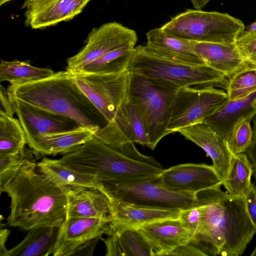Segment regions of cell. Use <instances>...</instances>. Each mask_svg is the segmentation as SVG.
Returning a JSON list of instances; mask_svg holds the SVG:
<instances>
[{
    "instance_id": "ba28073f",
    "label": "cell",
    "mask_w": 256,
    "mask_h": 256,
    "mask_svg": "<svg viewBox=\"0 0 256 256\" xmlns=\"http://www.w3.org/2000/svg\"><path fill=\"white\" fill-rule=\"evenodd\" d=\"M102 188L111 200L129 204L180 210L196 204V194L168 190L162 184L159 176L111 182Z\"/></svg>"
},
{
    "instance_id": "bcb514c9",
    "label": "cell",
    "mask_w": 256,
    "mask_h": 256,
    "mask_svg": "<svg viewBox=\"0 0 256 256\" xmlns=\"http://www.w3.org/2000/svg\"><path fill=\"white\" fill-rule=\"evenodd\" d=\"M250 256H256V247L254 248V250L251 253Z\"/></svg>"
},
{
    "instance_id": "8992f818",
    "label": "cell",
    "mask_w": 256,
    "mask_h": 256,
    "mask_svg": "<svg viewBox=\"0 0 256 256\" xmlns=\"http://www.w3.org/2000/svg\"><path fill=\"white\" fill-rule=\"evenodd\" d=\"M127 70L166 81L180 88L194 85H225L227 78L206 65L186 64L157 57L147 52L142 45L134 48Z\"/></svg>"
},
{
    "instance_id": "d4e9b609",
    "label": "cell",
    "mask_w": 256,
    "mask_h": 256,
    "mask_svg": "<svg viewBox=\"0 0 256 256\" xmlns=\"http://www.w3.org/2000/svg\"><path fill=\"white\" fill-rule=\"evenodd\" d=\"M107 235L104 240L106 256H155L152 245L139 228H120Z\"/></svg>"
},
{
    "instance_id": "b9f144b4",
    "label": "cell",
    "mask_w": 256,
    "mask_h": 256,
    "mask_svg": "<svg viewBox=\"0 0 256 256\" xmlns=\"http://www.w3.org/2000/svg\"><path fill=\"white\" fill-rule=\"evenodd\" d=\"M10 230L6 228H1L0 231V256H3L8 249L6 248V244Z\"/></svg>"
},
{
    "instance_id": "603a6c76",
    "label": "cell",
    "mask_w": 256,
    "mask_h": 256,
    "mask_svg": "<svg viewBox=\"0 0 256 256\" xmlns=\"http://www.w3.org/2000/svg\"><path fill=\"white\" fill-rule=\"evenodd\" d=\"M96 131L84 126L60 133L27 138V144L42 155L68 154L78 150L94 136Z\"/></svg>"
},
{
    "instance_id": "f6af8a7d",
    "label": "cell",
    "mask_w": 256,
    "mask_h": 256,
    "mask_svg": "<svg viewBox=\"0 0 256 256\" xmlns=\"http://www.w3.org/2000/svg\"><path fill=\"white\" fill-rule=\"evenodd\" d=\"M10 0H0V5L2 6Z\"/></svg>"
},
{
    "instance_id": "f546056e",
    "label": "cell",
    "mask_w": 256,
    "mask_h": 256,
    "mask_svg": "<svg viewBox=\"0 0 256 256\" xmlns=\"http://www.w3.org/2000/svg\"><path fill=\"white\" fill-rule=\"evenodd\" d=\"M54 73L50 68L32 66L28 61L0 60V82L7 81L12 84L39 80L50 77Z\"/></svg>"
},
{
    "instance_id": "ac0fdd59",
    "label": "cell",
    "mask_w": 256,
    "mask_h": 256,
    "mask_svg": "<svg viewBox=\"0 0 256 256\" xmlns=\"http://www.w3.org/2000/svg\"><path fill=\"white\" fill-rule=\"evenodd\" d=\"M111 200L112 218L106 234L120 228H139L158 222L178 219L180 211L178 209L139 206Z\"/></svg>"
},
{
    "instance_id": "4dcf8cb0",
    "label": "cell",
    "mask_w": 256,
    "mask_h": 256,
    "mask_svg": "<svg viewBox=\"0 0 256 256\" xmlns=\"http://www.w3.org/2000/svg\"><path fill=\"white\" fill-rule=\"evenodd\" d=\"M26 144V135L19 120L0 112V154L19 153Z\"/></svg>"
},
{
    "instance_id": "484cf974",
    "label": "cell",
    "mask_w": 256,
    "mask_h": 256,
    "mask_svg": "<svg viewBox=\"0 0 256 256\" xmlns=\"http://www.w3.org/2000/svg\"><path fill=\"white\" fill-rule=\"evenodd\" d=\"M36 167L47 180L66 192L72 189L85 188H96L102 191L100 182L95 176L69 169L55 160L44 157L36 163Z\"/></svg>"
},
{
    "instance_id": "7c38bea8",
    "label": "cell",
    "mask_w": 256,
    "mask_h": 256,
    "mask_svg": "<svg viewBox=\"0 0 256 256\" xmlns=\"http://www.w3.org/2000/svg\"><path fill=\"white\" fill-rule=\"evenodd\" d=\"M94 136L112 146L138 143L148 146L147 129L137 108L128 98L118 108L114 118L100 129Z\"/></svg>"
},
{
    "instance_id": "9c48e42d",
    "label": "cell",
    "mask_w": 256,
    "mask_h": 256,
    "mask_svg": "<svg viewBox=\"0 0 256 256\" xmlns=\"http://www.w3.org/2000/svg\"><path fill=\"white\" fill-rule=\"evenodd\" d=\"M203 86L178 90L168 127L170 134L202 122L228 100L226 92L213 86Z\"/></svg>"
},
{
    "instance_id": "7bdbcfd3",
    "label": "cell",
    "mask_w": 256,
    "mask_h": 256,
    "mask_svg": "<svg viewBox=\"0 0 256 256\" xmlns=\"http://www.w3.org/2000/svg\"><path fill=\"white\" fill-rule=\"evenodd\" d=\"M210 0H190L195 10H202Z\"/></svg>"
},
{
    "instance_id": "5b68a950",
    "label": "cell",
    "mask_w": 256,
    "mask_h": 256,
    "mask_svg": "<svg viewBox=\"0 0 256 256\" xmlns=\"http://www.w3.org/2000/svg\"><path fill=\"white\" fill-rule=\"evenodd\" d=\"M180 88L166 81L130 73L128 99L144 119L149 140L148 147L152 150L170 134L168 127Z\"/></svg>"
},
{
    "instance_id": "e0dca14e",
    "label": "cell",
    "mask_w": 256,
    "mask_h": 256,
    "mask_svg": "<svg viewBox=\"0 0 256 256\" xmlns=\"http://www.w3.org/2000/svg\"><path fill=\"white\" fill-rule=\"evenodd\" d=\"M144 50L157 57L190 65H206L195 54L194 41L178 38L165 32L162 28L149 30L146 34Z\"/></svg>"
},
{
    "instance_id": "30bf717a",
    "label": "cell",
    "mask_w": 256,
    "mask_h": 256,
    "mask_svg": "<svg viewBox=\"0 0 256 256\" xmlns=\"http://www.w3.org/2000/svg\"><path fill=\"white\" fill-rule=\"evenodd\" d=\"M72 73V72H71ZM76 83L108 122L128 98L130 73H72Z\"/></svg>"
},
{
    "instance_id": "52a82bcc",
    "label": "cell",
    "mask_w": 256,
    "mask_h": 256,
    "mask_svg": "<svg viewBox=\"0 0 256 256\" xmlns=\"http://www.w3.org/2000/svg\"><path fill=\"white\" fill-rule=\"evenodd\" d=\"M161 28L170 34L188 40L233 44L245 26L240 20L226 13L189 9Z\"/></svg>"
},
{
    "instance_id": "2e32d148",
    "label": "cell",
    "mask_w": 256,
    "mask_h": 256,
    "mask_svg": "<svg viewBox=\"0 0 256 256\" xmlns=\"http://www.w3.org/2000/svg\"><path fill=\"white\" fill-rule=\"evenodd\" d=\"M90 0H25V24L34 29L55 25L73 18Z\"/></svg>"
},
{
    "instance_id": "8d00e7d4",
    "label": "cell",
    "mask_w": 256,
    "mask_h": 256,
    "mask_svg": "<svg viewBox=\"0 0 256 256\" xmlns=\"http://www.w3.org/2000/svg\"><path fill=\"white\" fill-rule=\"evenodd\" d=\"M168 256H206L202 250L190 242L176 248Z\"/></svg>"
},
{
    "instance_id": "836d02e7",
    "label": "cell",
    "mask_w": 256,
    "mask_h": 256,
    "mask_svg": "<svg viewBox=\"0 0 256 256\" xmlns=\"http://www.w3.org/2000/svg\"><path fill=\"white\" fill-rule=\"evenodd\" d=\"M252 120L246 118L237 123L226 139L227 146L232 154L246 152L250 146L253 138Z\"/></svg>"
},
{
    "instance_id": "e575fe53",
    "label": "cell",
    "mask_w": 256,
    "mask_h": 256,
    "mask_svg": "<svg viewBox=\"0 0 256 256\" xmlns=\"http://www.w3.org/2000/svg\"><path fill=\"white\" fill-rule=\"evenodd\" d=\"M178 219L180 224L192 232L194 236L199 228L200 222L201 208L200 206L196 202L195 206L180 210Z\"/></svg>"
},
{
    "instance_id": "60d3db41",
    "label": "cell",
    "mask_w": 256,
    "mask_h": 256,
    "mask_svg": "<svg viewBox=\"0 0 256 256\" xmlns=\"http://www.w3.org/2000/svg\"><path fill=\"white\" fill-rule=\"evenodd\" d=\"M100 238L92 240L82 246L72 256H92Z\"/></svg>"
},
{
    "instance_id": "83f0119b",
    "label": "cell",
    "mask_w": 256,
    "mask_h": 256,
    "mask_svg": "<svg viewBox=\"0 0 256 256\" xmlns=\"http://www.w3.org/2000/svg\"><path fill=\"white\" fill-rule=\"evenodd\" d=\"M252 174V165L245 152L232 154L222 185L228 194L245 196L250 188Z\"/></svg>"
},
{
    "instance_id": "d590c367",
    "label": "cell",
    "mask_w": 256,
    "mask_h": 256,
    "mask_svg": "<svg viewBox=\"0 0 256 256\" xmlns=\"http://www.w3.org/2000/svg\"><path fill=\"white\" fill-rule=\"evenodd\" d=\"M245 202L248 214L256 230V185L254 182L245 196Z\"/></svg>"
},
{
    "instance_id": "f1b7e54d",
    "label": "cell",
    "mask_w": 256,
    "mask_h": 256,
    "mask_svg": "<svg viewBox=\"0 0 256 256\" xmlns=\"http://www.w3.org/2000/svg\"><path fill=\"white\" fill-rule=\"evenodd\" d=\"M134 48V46L127 45L112 50L90 62L77 72L96 74L123 72L127 70Z\"/></svg>"
},
{
    "instance_id": "5bb4252c",
    "label": "cell",
    "mask_w": 256,
    "mask_h": 256,
    "mask_svg": "<svg viewBox=\"0 0 256 256\" xmlns=\"http://www.w3.org/2000/svg\"><path fill=\"white\" fill-rule=\"evenodd\" d=\"M110 221L109 218H66L59 227L52 256H72L82 246L106 234Z\"/></svg>"
},
{
    "instance_id": "6da1fadb",
    "label": "cell",
    "mask_w": 256,
    "mask_h": 256,
    "mask_svg": "<svg viewBox=\"0 0 256 256\" xmlns=\"http://www.w3.org/2000/svg\"><path fill=\"white\" fill-rule=\"evenodd\" d=\"M221 186L196 194L201 208L199 228L190 242L208 256H240L256 234L245 196H233Z\"/></svg>"
},
{
    "instance_id": "277c9868",
    "label": "cell",
    "mask_w": 256,
    "mask_h": 256,
    "mask_svg": "<svg viewBox=\"0 0 256 256\" xmlns=\"http://www.w3.org/2000/svg\"><path fill=\"white\" fill-rule=\"evenodd\" d=\"M7 92L10 100L70 118L96 132L108 122L66 70L39 80L10 84Z\"/></svg>"
},
{
    "instance_id": "d6986e66",
    "label": "cell",
    "mask_w": 256,
    "mask_h": 256,
    "mask_svg": "<svg viewBox=\"0 0 256 256\" xmlns=\"http://www.w3.org/2000/svg\"><path fill=\"white\" fill-rule=\"evenodd\" d=\"M178 132L206 152L223 180L228 172L232 155L226 141L203 122L184 128Z\"/></svg>"
},
{
    "instance_id": "44dd1931",
    "label": "cell",
    "mask_w": 256,
    "mask_h": 256,
    "mask_svg": "<svg viewBox=\"0 0 256 256\" xmlns=\"http://www.w3.org/2000/svg\"><path fill=\"white\" fill-rule=\"evenodd\" d=\"M194 50L206 66L222 73L227 78L248 65L236 43L194 41Z\"/></svg>"
},
{
    "instance_id": "4fadbf2b",
    "label": "cell",
    "mask_w": 256,
    "mask_h": 256,
    "mask_svg": "<svg viewBox=\"0 0 256 256\" xmlns=\"http://www.w3.org/2000/svg\"><path fill=\"white\" fill-rule=\"evenodd\" d=\"M162 184L176 192L196 194L222 186V180L212 165L188 163L164 169L159 175Z\"/></svg>"
},
{
    "instance_id": "9a60e30c",
    "label": "cell",
    "mask_w": 256,
    "mask_h": 256,
    "mask_svg": "<svg viewBox=\"0 0 256 256\" xmlns=\"http://www.w3.org/2000/svg\"><path fill=\"white\" fill-rule=\"evenodd\" d=\"M10 100L26 139L66 132L82 126L74 120L66 116L47 111L18 99Z\"/></svg>"
},
{
    "instance_id": "3957f363",
    "label": "cell",
    "mask_w": 256,
    "mask_h": 256,
    "mask_svg": "<svg viewBox=\"0 0 256 256\" xmlns=\"http://www.w3.org/2000/svg\"><path fill=\"white\" fill-rule=\"evenodd\" d=\"M55 160L69 169L95 176L101 186L114 181L157 176L164 170L154 158L140 152L134 143L114 147L96 136L77 150Z\"/></svg>"
},
{
    "instance_id": "ee69618b",
    "label": "cell",
    "mask_w": 256,
    "mask_h": 256,
    "mask_svg": "<svg viewBox=\"0 0 256 256\" xmlns=\"http://www.w3.org/2000/svg\"><path fill=\"white\" fill-rule=\"evenodd\" d=\"M246 62L250 67L256 68V54L250 57Z\"/></svg>"
},
{
    "instance_id": "1f68e13d",
    "label": "cell",
    "mask_w": 256,
    "mask_h": 256,
    "mask_svg": "<svg viewBox=\"0 0 256 256\" xmlns=\"http://www.w3.org/2000/svg\"><path fill=\"white\" fill-rule=\"evenodd\" d=\"M228 78L225 86L229 100L241 99L256 92V68L248 64Z\"/></svg>"
},
{
    "instance_id": "d6a6232c",
    "label": "cell",
    "mask_w": 256,
    "mask_h": 256,
    "mask_svg": "<svg viewBox=\"0 0 256 256\" xmlns=\"http://www.w3.org/2000/svg\"><path fill=\"white\" fill-rule=\"evenodd\" d=\"M34 152L25 148L16 154H0V191L16 176L25 162L33 157Z\"/></svg>"
},
{
    "instance_id": "74e56055",
    "label": "cell",
    "mask_w": 256,
    "mask_h": 256,
    "mask_svg": "<svg viewBox=\"0 0 256 256\" xmlns=\"http://www.w3.org/2000/svg\"><path fill=\"white\" fill-rule=\"evenodd\" d=\"M0 112L13 116L14 110L8 94L7 90L0 86Z\"/></svg>"
},
{
    "instance_id": "cb8c5ba5",
    "label": "cell",
    "mask_w": 256,
    "mask_h": 256,
    "mask_svg": "<svg viewBox=\"0 0 256 256\" xmlns=\"http://www.w3.org/2000/svg\"><path fill=\"white\" fill-rule=\"evenodd\" d=\"M256 114V92L241 99L228 100L203 122L226 141L235 125Z\"/></svg>"
},
{
    "instance_id": "7402d4cb",
    "label": "cell",
    "mask_w": 256,
    "mask_h": 256,
    "mask_svg": "<svg viewBox=\"0 0 256 256\" xmlns=\"http://www.w3.org/2000/svg\"><path fill=\"white\" fill-rule=\"evenodd\" d=\"M139 229L152 245L155 256H168L176 248L190 242L194 236L178 219L152 223Z\"/></svg>"
},
{
    "instance_id": "7a4b0ae2",
    "label": "cell",
    "mask_w": 256,
    "mask_h": 256,
    "mask_svg": "<svg viewBox=\"0 0 256 256\" xmlns=\"http://www.w3.org/2000/svg\"><path fill=\"white\" fill-rule=\"evenodd\" d=\"M10 199V226L28 231L40 227L59 228L66 218V191L47 180L37 170L34 156L0 191Z\"/></svg>"
},
{
    "instance_id": "8fae6325",
    "label": "cell",
    "mask_w": 256,
    "mask_h": 256,
    "mask_svg": "<svg viewBox=\"0 0 256 256\" xmlns=\"http://www.w3.org/2000/svg\"><path fill=\"white\" fill-rule=\"evenodd\" d=\"M136 32L116 22L104 24L88 34L85 46L67 60L66 70L76 73L102 55L127 45L135 46Z\"/></svg>"
},
{
    "instance_id": "4316f807",
    "label": "cell",
    "mask_w": 256,
    "mask_h": 256,
    "mask_svg": "<svg viewBox=\"0 0 256 256\" xmlns=\"http://www.w3.org/2000/svg\"><path fill=\"white\" fill-rule=\"evenodd\" d=\"M59 228L40 227L31 229L24 239L3 256H48L52 255Z\"/></svg>"
},
{
    "instance_id": "f35d334b",
    "label": "cell",
    "mask_w": 256,
    "mask_h": 256,
    "mask_svg": "<svg viewBox=\"0 0 256 256\" xmlns=\"http://www.w3.org/2000/svg\"><path fill=\"white\" fill-rule=\"evenodd\" d=\"M253 123V138L250 146L245 152L252 163L253 168L252 176L256 180V114L254 116Z\"/></svg>"
},
{
    "instance_id": "ffe728a7",
    "label": "cell",
    "mask_w": 256,
    "mask_h": 256,
    "mask_svg": "<svg viewBox=\"0 0 256 256\" xmlns=\"http://www.w3.org/2000/svg\"><path fill=\"white\" fill-rule=\"evenodd\" d=\"M66 192V218H102L112 220V200L102 190L85 188L70 190Z\"/></svg>"
},
{
    "instance_id": "ab89813d",
    "label": "cell",
    "mask_w": 256,
    "mask_h": 256,
    "mask_svg": "<svg viewBox=\"0 0 256 256\" xmlns=\"http://www.w3.org/2000/svg\"><path fill=\"white\" fill-rule=\"evenodd\" d=\"M237 47L246 61L250 57L256 54V38Z\"/></svg>"
}]
</instances>
